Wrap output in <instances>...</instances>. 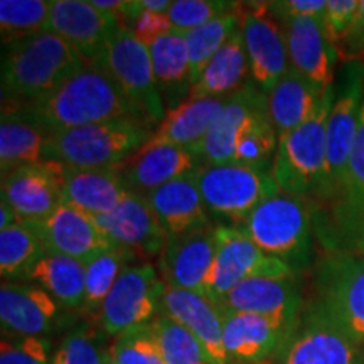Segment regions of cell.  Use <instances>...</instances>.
<instances>
[{
	"mask_svg": "<svg viewBox=\"0 0 364 364\" xmlns=\"http://www.w3.org/2000/svg\"><path fill=\"white\" fill-rule=\"evenodd\" d=\"M130 191L117 169H73L66 167L63 203L98 218L108 215Z\"/></svg>",
	"mask_w": 364,
	"mask_h": 364,
	"instance_id": "28",
	"label": "cell"
},
{
	"mask_svg": "<svg viewBox=\"0 0 364 364\" xmlns=\"http://www.w3.org/2000/svg\"><path fill=\"white\" fill-rule=\"evenodd\" d=\"M297 273H262L236 285L218 306L231 311L267 316L294 326L306 302Z\"/></svg>",
	"mask_w": 364,
	"mask_h": 364,
	"instance_id": "19",
	"label": "cell"
},
{
	"mask_svg": "<svg viewBox=\"0 0 364 364\" xmlns=\"http://www.w3.org/2000/svg\"><path fill=\"white\" fill-rule=\"evenodd\" d=\"M132 31L142 43H147V41L171 33V31H174V27H172V22L167 17V14L144 11L142 16L136 19L134 27H132Z\"/></svg>",
	"mask_w": 364,
	"mask_h": 364,
	"instance_id": "48",
	"label": "cell"
},
{
	"mask_svg": "<svg viewBox=\"0 0 364 364\" xmlns=\"http://www.w3.org/2000/svg\"><path fill=\"white\" fill-rule=\"evenodd\" d=\"M103 334L90 324L75 327L53 353L51 364H105L110 348H105Z\"/></svg>",
	"mask_w": 364,
	"mask_h": 364,
	"instance_id": "40",
	"label": "cell"
},
{
	"mask_svg": "<svg viewBox=\"0 0 364 364\" xmlns=\"http://www.w3.org/2000/svg\"><path fill=\"white\" fill-rule=\"evenodd\" d=\"M66 166L43 161L16 167L2 176V201L21 221H43L63 204Z\"/></svg>",
	"mask_w": 364,
	"mask_h": 364,
	"instance_id": "16",
	"label": "cell"
},
{
	"mask_svg": "<svg viewBox=\"0 0 364 364\" xmlns=\"http://www.w3.org/2000/svg\"><path fill=\"white\" fill-rule=\"evenodd\" d=\"M268 117V95L250 80L226 98L215 125L201 142L189 150L199 159L201 167L231 164L241 139Z\"/></svg>",
	"mask_w": 364,
	"mask_h": 364,
	"instance_id": "14",
	"label": "cell"
},
{
	"mask_svg": "<svg viewBox=\"0 0 364 364\" xmlns=\"http://www.w3.org/2000/svg\"><path fill=\"white\" fill-rule=\"evenodd\" d=\"M238 7V2H223V0H176L167 12V17L176 31L189 33L228 12L236 11Z\"/></svg>",
	"mask_w": 364,
	"mask_h": 364,
	"instance_id": "43",
	"label": "cell"
},
{
	"mask_svg": "<svg viewBox=\"0 0 364 364\" xmlns=\"http://www.w3.org/2000/svg\"><path fill=\"white\" fill-rule=\"evenodd\" d=\"M250 78V65L241 26L209 61L201 78L191 90L189 100L226 98L243 88Z\"/></svg>",
	"mask_w": 364,
	"mask_h": 364,
	"instance_id": "32",
	"label": "cell"
},
{
	"mask_svg": "<svg viewBox=\"0 0 364 364\" xmlns=\"http://www.w3.org/2000/svg\"><path fill=\"white\" fill-rule=\"evenodd\" d=\"M31 223H34L48 253L65 255L85 265L115 247L93 216L85 215L65 203L43 221Z\"/></svg>",
	"mask_w": 364,
	"mask_h": 364,
	"instance_id": "22",
	"label": "cell"
},
{
	"mask_svg": "<svg viewBox=\"0 0 364 364\" xmlns=\"http://www.w3.org/2000/svg\"><path fill=\"white\" fill-rule=\"evenodd\" d=\"M139 255L125 247H112L107 252L98 255L85 268V306L88 312H100L105 299L108 297L113 285L120 279L127 267L134 263Z\"/></svg>",
	"mask_w": 364,
	"mask_h": 364,
	"instance_id": "37",
	"label": "cell"
},
{
	"mask_svg": "<svg viewBox=\"0 0 364 364\" xmlns=\"http://www.w3.org/2000/svg\"><path fill=\"white\" fill-rule=\"evenodd\" d=\"M226 98L188 100L174 110H169L166 113V118L157 125L152 139L142 149L161 147V145L193 149L215 125L225 108Z\"/></svg>",
	"mask_w": 364,
	"mask_h": 364,
	"instance_id": "30",
	"label": "cell"
},
{
	"mask_svg": "<svg viewBox=\"0 0 364 364\" xmlns=\"http://www.w3.org/2000/svg\"><path fill=\"white\" fill-rule=\"evenodd\" d=\"M63 307L33 282H4L0 322L4 334L44 336L61 321Z\"/></svg>",
	"mask_w": 364,
	"mask_h": 364,
	"instance_id": "24",
	"label": "cell"
},
{
	"mask_svg": "<svg viewBox=\"0 0 364 364\" xmlns=\"http://www.w3.org/2000/svg\"><path fill=\"white\" fill-rule=\"evenodd\" d=\"M270 364H364L361 344L306 304L292 332Z\"/></svg>",
	"mask_w": 364,
	"mask_h": 364,
	"instance_id": "12",
	"label": "cell"
},
{
	"mask_svg": "<svg viewBox=\"0 0 364 364\" xmlns=\"http://www.w3.org/2000/svg\"><path fill=\"white\" fill-rule=\"evenodd\" d=\"M364 105V63L348 61L339 68L334 81V100L327 118L326 164L318 188L309 203H326L344 179L356 142Z\"/></svg>",
	"mask_w": 364,
	"mask_h": 364,
	"instance_id": "6",
	"label": "cell"
},
{
	"mask_svg": "<svg viewBox=\"0 0 364 364\" xmlns=\"http://www.w3.org/2000/svg\"><path fill=\"white\" fill-rule=\"evenodd\" d=\"M161 314L171 317L194 336L215 364H230L223 343V322L215 302L191 290L166 285Z\"/></svg>",
	"mask_w": 364,
	"mask_h": 364,
	"instance_id": "26",
	"label": "cell"
},
{
	"mask_svg": "<svg viewBox=\"0 0 364 364\" xmlns=\"http://www.w3.org/2000/svg\"><path fill=\"white\" fill-rule=\"evenodd\" d=\"M156 127L142 118H117L51 134L48 161L73 169H117L152 139Z\"/></svg>",
	"mask_w": 364,
	"mask_h": 364,
	"instance_id": "3",
	"label": "cell"
},
{
	"mask_svg": "<svg viewBox=\"0 0 364 364\" xmlns=\"http://www.w3.org/2000/svg\"><path fill=\"white\" fill-rule=\"evenodd\" d=\"M253 243L270 257L279 258L300 275L314 265V223L307 198L277 193L240 225Z\"/></svg>",
	"mask_w": 364,
	"mask_h": 364,
	"instance_id": "4",
	"label": "cell"
},
{
	"mask_svg": "<svg viewBox=\"0 0 364 364\" xmlns=\"http://www.w3.org/2000/svg\"><path fill=\"white\" fill-rule=\"evenodd\" d=\"M262 273H295L279 258L263 253L241 226H216V253L206 295L220 304L236 285Z\"/></svg>",
	"mask_w": 364,
	"mask_h": 364,
	"instance_id": "13",
	"label": "cell"
},
{
	"mask_svg": "<svg viewBox=\"0 0 364 364\" xmlns=\"http://www.w3.org/2000/svg\"><path fill=\"white\" fill-rule=\"evenodd\" d=\"M334 85L327 88L317 112L306 124L279 136L270 174L282 193L311 198L318 188L326 164L327 118H329Z\"/></svg>",
	"mask_w": 364,
	"mask_h": 364,
	"instance_id": "8",
	"label": "cell"
},
{
	"mask_svg": "<svg viewBox=\"0 0 364 364\" xmlns=\"http://www.w3.org/2000/svg\"><path fill=\"white\" fill-rule=\"evenodd\" d=\"M85 263L65 255L46 253L24 282L43 287L63 309L85 306Z\"/></svg>",
	"mask_w": 364,
	"mask_h": 364,
	"instance_id": "33",
	"label": "cell"
},
{
	"mask_svg": "<svg viewBox=\"0 0 364 364\" xmlns=\"http://www.w3.org/2000/svg\"><path fill=\"white\" fill-rule=\"evenodd\" d=\"M152 327L157 334L166 364H215L203 344L171 317L159 314Z\"/></svg>",
	"mask_w": 364,
	"mask_h": 364,
	"instance_id": "39",
	"label": "cell"
},
{
	"mask_svg": "<svg viewBox=\"0 0 364 364\" xmlns=\"http://www.w3.org/2000/svg\"><path fill=\"white\" fill-rule=\"evenodd\" d=\"M86 65L70 43L48 31L4 46L2 110L46 97Z\"/></svg>",
	"mask_w": 364,
	"mask_h": 364,
	"instance_id": "2",
	"label": "cell"
},
{
	"mask_svg": "<svg viewBox=\"0 0 364 364\" xmlns=\"http://www.w3.org/2000/svg\"><path fill=\"white\" fill-rule=\"evenodd\" d=\"M341 61H359L364 63V0H361L356 21L348 36L338 44Z\"/></svg>",
	"mask_w": 364,
	"mask_h": 364,
	"instance_id": "47",
	"label": "cell"
},
{
	"mask_svg": "<svg viewBox=\"0 0 364 364\" xmlns=\"http://www.w3.org/2000/svg\"><path fill=\"white\" fill-rule=\"evenodd\" d=\"M241 31L248 56L250 78L268 95L290 70L284 31L268 11L267 2L243 4Z\"/></svg>",
	"mask_w": 364,
	"mask_h": 364,
	"instance_id": "15",
	"label": "cell"
},
{
	"mask_svg": "<svg viewBox=\"0 0 364 364\" xmlns=\"http://www.w3.org/2000/svg\"><path fill=\"white\" fill-rule=\"evenodd\" d=\"M2 112L19 113L48 135L117 118L145 120L110 76L90 63L46 97Z\"/></svg>",
	"mask_w": 364,
	"mask_h": 364,
	"instance_id": "1",
	"label": "cell"
},
{
	"mask_svg": "<svg viewBox=\"0 0 364 364\" xmlns=\"http://www.w3.org/2000/svg\"><path fill=\"white\" fill-rule=\"evenodd\" d=\"M284 31L290 68L322 90L331 88L338 75L339 49L327 36L322 19L299 17L277 21Z\"/></svg>",
	"mask_w": 364,
	"mask_h": 364,
	"instance_id": "20",
	"label": "cell"
},
{
	"mask_svg": "<svg viewBox=\"0 0 364 364\" xmlns=\"http://www.w3.org/2000/svg\"><path fill=\"white\" fill-rule=\"evenodd\" d=\"M120 26L117 14L100 11L86 0H53L46 31L70 43L90 63Z\"/></svg>",
	"mask_w": 364,
	"mask_h": 364,
	"instance_id": "23",
	"label": "cell"
},
{
	"mask_svg": "<svg viewBox=\"0 0 364 364\" xmlns=\"http://www.w3.org/2000/svg\"><path fill=\"white\" fill-rule=\"evenodd\" d=\"M361 0H327L322 24L329 38L338 46L356 21Z\"/></svg>",
	"mask_w": 364,
	"mask_h": 364,
	"instance_id": "45",
	"label": "cell"
},
{
	"mask_svg": "<svg viewBox=\"0 0 364 364\" xmlns=\"http://www.w3.org/2000/svg\"><path fill=\"white\" fill-rule=\"evenodd\" d=\"M277 147H279V134L268 117L241 139L231 164L270 172Z\"/></svg>",
	"mask_w": 364,
	"mask_h": 364,
	"instance_id": "41",
	"label": "cell"
},
{
	"mask_svg": "<svg viewBox=\"0 0 364 364\" xmlns=\"http://www.w3.org/2000/svg\"><path fill=\"white\" fill-rule=\"evenodd\" d=\"M316 307L354 343L364 344V252H321L312 265Z\"/></svg>",
	"mask_w": 364,
	"mask_h": 364,
	"instance_id": "5",
	"label": "cell"
},
{
	"mask_svg": "<svg viewBox=\"0 0 364 364\" xmlns=\"http://www.w3.org/2000/svg\"><path fill=\"white\" fill-rule=\"evenodd\" d=\"M164 289L166 284L150 262L127 267L100 309V327L117 339L124 332L152 324L161 314Z\"/></svg>",
	"mask_w": 364,
	"mask_h": 364,
	"instance_id": "11",
	"label": "cell"
},
{
	"mask_svg": "<svg viewBox=\"0 0 364 364\" xmlns=\"http://www.w3.org/2000/svg\"><path fill=\"white\" fill-rule=\"evenodd\" d=\"M209 216L240 226L265 199L280 193L268 171L240 164L204 166L196 172Z\"/></svg>",
	"mask_w": 364,
	"mask_h": 364,
	"instance_id": "10",
	"label": "cell"
},
{
	"mask_svg": "<svg viewBox=\"0 0 364 364\" xmlns=\"http://www.w3.org/2000/svg\"><path fill=\"white\" fill-rule=\"evenodd\" d=\"M218 306V304H216ZM223 322V343L230 364H265L279 353L294 326L258 314L218 306Z\"/></svg>",
	"mask_w": 364,
	"mask_h": 364,
	"instance_id": "18",
	"label": "cell"
},
{
	"mask_svg": "<svg viewBox=\"0 0 364 364\" xmlns=\"http://www.w3.org/2000/svg\"><path fill=\"white\" fill-rule=\"evenodd\" d=\"M199 169L201 162L189 149L172 145L140 149L117 167L125 188L144 196Z\"/></svg>",
	"mask_w": 364,
	"mask_h": 364,
	"instance_id": "25",
	"label": "cell"
},
{
	"mask_svg": "<svg viewBox=\"0 0 364 364\" xmlns=\"http://www.w3.org/2000/svg\"><path fill=\"white\" fill-rule=\"evenodd\" d=\"M90 65L107 73L150 125L156 127L166 118L167 110L154 75L149 48L130 27H118Z\"/></svg>",
	"mask_w": 364,
	"mask_h": 364,
	"instance_id": "9",
	"label": "cell"
},
{
	"mask_svg": "<svg viewBox=\"0 0 364 364\" xmlns=\"http://www.w3.org/2000/svg\"><path fill=\"white\" fill-rule=\"evenodd\" d=\"M95 221L113 243L132 250L147 262L159 260L167 241L166 230L144 194L129 193L112 213L95 218Z\"/></svg>",
	"mask_w": 364,
	"mask_h": 364,
	"instance_id": "21",
	"label": "cell"
},
{
	"mask_svg": "<svg viewBox=\"0 0 364 364\" xmlns=\"http://www.w3.org/2000/svg\"><path fill=\"white\" fill-rule=\"evenodd\" d=\"M216 226L208 225L184 235L167 236L157 260V272L164 284L206 295L215 263Z\"/></svg>",
	"mask_w": 364,
	"mask_h": 364,
	"instance_id": "17",
	"label": "cell"
},
{
	"mask_svg": "<svg viewBox=\"0 0 364 364\" xmlns=\"http://www.w3.org/2000/svg\"><path fill=\"white\" fill-rule=\"evenodd\" d=\"M49 135L16 112H2L0 120V169L2 176L26 166L48 161Z\"/></svg>",
	"mask_w": 364,
	"mask_h": 364,
	"instance_id": "34",
	"label": "cell"
},
{
	"mask_svg": "<svg viewBox=\"0 0 364 364\" xmlns=\"http://www.w3.org/2000/svg\"><path fill=\"white\" fill-rule=\"evenodd\" d=\"M196 172L145 194L167 236L184 235L198 228L213 225L201 191L198 188Z\"/></svg>",
	"mask_w": 364,
	"mask_h": 364,
	"instance_id": "27",
	"label": "cell"
},
{
	"mask_svg": "<svg viewBox=\"0 0 364 364\" xmlns=\"http://www.w3.org/2000/svg\"><path fill=\"white\" fill-rule=\"evenodd\" d=\"M241 7H243V4H240V7L233 12H228L225 16L198 27V29L184 33L186 43H188L189 73L193 86L201 78L209 61L215 58V54L225 46L231 34L241 26Z\"/></svg>",
	"mask_w": 364,
	"mask_h": 364,
	"instance_id": "36",
	"label": "cell"
},
{
	"mask_svg": "<svg viewBox=\"0 0 364 364\" xmlns=\"http://www.w3.org/2000/svg\"><path fill=\"white\" fill-rule=\"evenodd\" d=\"M145 46L149 48L154 75L166 110H174L188 102L193 90L186 34L174 29L161 38L147 41Z\"/></svg>",
	"mask_w": 364,
	"mask_h": 364,
	"instance_id": "29",
	"label": "cell"
},
{
	"mask_svg": "<svg viewBox=\"0 0 364 364\" xmlns=\"http://www.w3.org/2000/svg\"><path fill=\"white\" fill-rule=\"evenodd\" d=\"M326 91L290 68L268 93V113L279 136L306 124L317 112Z\"/></svg>",
	"mask_w": 364,
	"mask_h": 364,
	"instance_id": "31",
	"label": "cell"
},
{
	"mask_svg": "<svg viewBox=\"0 0 364 364\" xmlns=\"http://www.w3.org/2000/svg\"><path fill=\"white\" fill-rule=\"evenodd\" d=\"M105 364H117V363H115V359L112 358V354H110V353H108L107 359H105Z\"/></svg>",
	"mask_w": 364,
	"mask_h": 364,
	"instance_id": "50",
	"label": "cell"
},
{
	"mask_svg": "<svg viewBox=\"0 0 364 364\" xmlns=\"http://www.w3.org/2000/svg\"><path fill=\"white\" fill-rule=\"evenodd\" d=\"M48 253L34 223L19 221L0 231V275L4 282H24Z\"/></svg>",
	"mask_w": 364,
	"mask_h": 364,
	"instance_id": "35",
	"label": "cell"
},
{
	"mask_svg": "<svg viewBox=\"0 0 364 364\" xmlns=\"http://www.w3.org/2000/svg\"><path fill=\"white\" fill-rule=\"evenodd\" d=\"M51 341L44 336H2L0 364H51Z\"/></svg>",
	"mask_w": 364,
	"mask_h": 364,
	"instance_id": "44",
	"label": "cell"
},
{
	"mask_svg": "<svg viewBox=\"0 0 364 364\" xmlns=\"http://www.w3.org/2000/svg\"><path fill=\"white\" fill-rule=\"evenodd\" d=\"M311 208L321 252H364V105L343 182L326 203Z\"/></svg>",
	"mask_w": 364,
	"mask_h": 364,
	"instance_id": "7",
	"label": "cell"
},
{
	"mask_svg": "<svg viewBox=\"0 0 364 364\" xmlns=\"http://www.w3.org/2000/svg\"><path fill=\"white\" fill-rule=\"evenodd\" d=\"M53 0H2L0 31L7 46L27 36L44 33L51 14Z\"/></svg>",
	"mask_w": 364,
	"mask_h": 364,
	"instance_id": "38",
	"label": "cell"
},
{
	"mask_svg": "<svg viewBox=\"0 0 364 364\" xmlns=\"http://www.w3.org/2000/svg\"><path fill=\"white\" fill-rule=\"evenodd\" d=\"M110 354L117 364H166L152 324L118 336Z\"/></svg>",
	"mask_w": 364,
	"mask_h": 364,
	"instance_id": "42",
	"label": "cell"
},
{
	"mask_svg": "<svg viewBox=\"0 0 364 364\" xmlns=\"http://www.w3.org/2000/svg\"><path fill=\"white\" fill-rule=\"evenodd\" d=\"M268 11L277 21L311 17L322 19L326 12L324 0H282V2H267Z\"/></svg>",
	"mask_w": 364,
	"mask_h": 364,
	"instance_id": "46",
	"label": "cell"
},
{
	"mask_svg": "<svg viewBox=\"0 0 364 364\" xmlns=\"http://www.w3.org/2000/svg\"><path fill=\"white\" fill-rule=\"evenodd\" d=\"M21 218L17 216V213L9 206L6 201H0V231L6 230V228L19 223Z\"/></svg>",
	"mask_w": 364,
	"mask_h": 364,
	"instance_id": "49",
	"label": "cell"
}]
</instances>
